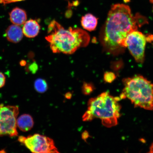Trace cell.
<instances>
[{"mask_svg": "<svg viewBox=\"0 0 153 153\" xmlns=\"http://www.w3.org/2000/svg\"><path fill=\"white\" fill-rule=\"evenodd\" d=\"M40 30V26L37 21L30 19L24 24L22 31L27 37L33 38L37 36Z\"/></svg>", "mask_w": 153, "mask_h": 153, "instance_id": "obj_9", "label": "cell"}, {"mask_svg": "<svg viewBox=\"0 0 153 153\" xmlns=\"http://www.w3.org/2000/svg\"><path fill=\"white\" fill-rule=\"evenodd\" d=\"M89 136V134L88 133L87 131H85V133H83V138L84 139H87L88 137Z\"/></svg>", "mask_w": 153, "mask_h": 153, "instance_id": "obj_19", "label": "cell"}, {"mask_svg": "<svg viewBox=\"0 0 153 153\" xmlns=\"http://www.w3.org/2000/svg\"><path fill=\"white\" fill-rule=\"evenodd\" d=\"M5 34L7 41L11 43H17L22 39L24 33L20 26L13 24L7 28Z\"/></svg>", "mask_w": 153, "mask_h": 153, "instance_id": "obj_8", "label": "cell"}, {"mask_svg": "<svg viewBox=\"0 0 153 153\" xmlns=\"http://www.w3.org/2000/svg\"><path fill=\"white\" fill-rule=\"evenodd\" d=\"M18 140L33 153H59L53 139L39 134L20 136Z\"/></svg>", "mask_w": 153, "mask_h": 153, "instance_id": "obj_6", "label": "cell"}, {"mask_svg": "<svg viewBox=\"0 0 153 153\" xmlns=\"http://www.w3.org/2000/svg\"><path fill=\"white\" fill-rule=\"evenodd\" d=\"M148 22L147 19L139 14L134 16L127 5H112L100 34V41L105 51L114 55L124 52L127 48V36Z\"/></svg>", "mask_w": 153, "mask_h": 153, "instance_id": "obj_1", "label": "cell"}, {"mask_svg": "<svg viewBox=\"0 0 153 153\" xmlns=\"http://www.w3.org/2000/svg\"><path fill=\"white\" fill-rule=\"evenodd\" d=\"M146 36L135 30L127 36L126 40L127 47L137 62L143 63L145 60Z\"/></svg>", "mask_w": 153, "mask_h": 153, "instance_id": "obj_7", "label": "cell"}, {"mask_svg": "<svg viewBox=\"0 0 153 153\" xmlns=\"http://www.w3.org/2000/svg\"><path fill=\"white\" fill-rule=\"evenodd\" d=\"M120 99L114 97L108 91L101 93L97 97L89 99L88 110L82 117L84 121H90L95 118L101 120L103 126L111 128L117 125L121 116V106L118 103Z\"/></svg>", "mask_w": 153, "mask_h": 153, "instance_id": "obj_3", "label": "cell"}, {"mask_svg": "<svg viewBox=\"0 0 153 153\" xmlns=\"http://www.w3.org/2000/svg\"><path fill=\"white\" fill-rule=\"evenodd\" d=\"M150 2L153 4V0H150Z\"/></svg>", "mask_w": 153, "mask_h": 153, "instance_id": "obj_24", "label": "cell"}, {"mask_svg": "<svg viewBox=\"0 0 153 153\" xmlns=\"http://www.w3.org/2000/svg\"><path fill=\"white\" fill-rule=\"evenodd\" d=\"M23 1H24V0H0V3L5 5L7 4L16 2Z\"/></svg>", "mask_w": 153, "mask_h": 153, "instance_id": "obj_18", "label": "cell"}, {"mask_svg": "<svg viewBox=\"0 0 153 153\" xmlns=\"http://www.w3.org/2000/svg\"><path fill=\"white\" fill-rule=\"evenodd\" d=\"M19 114L18 106L0 104V136H17L16 120Z\"/></svg>", "mask_w": 153, "mask_h": 153, "instance_id": "obj_5", "label": "cell"}, {"mask_svg": "<svg viewBox=\"0 0 153 153\" xmlns=\"http://www.w3.org/2000/svg\"><path fill=\"white\" fill-rule=\"evenodd\" d=\"M9 16L11 22L18 26L24 24L27 19L25 11L18 7L12 9L9 13Z\"/></svg>", "mask_w": 153, "mask_h": 153, "instance_id": "obj_10", "label": "cell"}, {"mask_svg": "<svg viewBox=\"0 0 153 153\" xmlns=\"http://www.w3.org/2000/svg\"><path fill=\"white\" fill-rule=\"evenodd\" d=\"M5 83V77L4 74L0 72V88L4 85Z\"/></svg>", "mask_w": 153, "mask_h": 153, "instance_id": "obj_17", "label": "cell"}, {"mask_svg": "<svg viewBox=\"0 0 153 153\" xmlns=\"http://www.w3.org/2000/svg\"><path fill=\"white\" fill-rule=\"evenodd\" d=\"M48 33L45 39L54 53L72 54L80 48L87 46L90 41L85 30L71 27L66 29L55 20L49 25Z\"/></svg>", "mask_w": 153, "mask_h": 153, "instance_id": "obj_2", "label": "cell"}, {"mask_svg": "<svg viewBox=\"0 0 153 153\" xmlns=\"http://www.w3.org/2000/svg\"><path fill=\"white\" fill-rule=\"evenodd\" d=\"M116 76L113 72H106L104 74V78L105 82L108 83H111L116 79Z\"/></svg>", "mask_w": 153, "mask_h": 153, "instance_id": "obj_15", "label": "cell"}, {"mask_svg": "<svg viewBox=\"0 0 153 153\" xmlns=\"http://www.w3.org/2000/svg\"><path fill=\"white\" fill-rule=\"evenodd\" d=\"M16 124L21 131L26 132L29 131L33 128L34 122L29 114H24L17 119Z\"/></svg>", "mask_w": 153, "mask_h": 153, "instance_id": "obj_11", "label": "cell"}, {"mask_svg": "<svg viewBox=\"0 0 153 153\" xmlns=\"http://www.w3.org/2000/svg\"><path fill=\"white\" fill-rule=\"evenodd\" d=\"M141 141H142V142H143V143L145 142V140L144 139H141Z\"/></svg>", "mask_w": 153, "mask_h": 153, "instance_id": "obj_23", "label": "cell"}, {"mask_svg": "<svg viewBox=\"0 0 153 153\" xmlns=\"http://www.w3.org/2000/svg\"><path fill=\"white\" fill-rule=\"evenodd\" d=\"M124 86L120 99L131 100L135 107L153 110V84L142 76L136 75L122 80Z\"/></svg>", "mask_w": 153, "mask_h": 153, "instance_id": "obj_4", "label": "cell"}, {"mask_svg": "<svg viewBox=\"0 0 153 153\" xmlns=\"http://www.w3.org/2000/svg\"><path fill=\"white\" fill-rule=\"evenodd\" d=\"M38 66L36 62H33L30 64L28 67V70L32 73L34 74L37 71Z\"/></svg>", "mask_w": 153, "mask_h": 153, "instance_id": "obj_16", "label": "cell"}, {"mask_svg": "<svg viewBox=\"0 0 153 153\" xmlns=\"http://www.w3.org/2000/svg\"><path fill=\"white\" fill-rule=\"evenodd\" d=\"M65 97L67 99H70L71 97V93H67L66 94Z\"/></svg>", "mask_w": 153, "mask_h": 153, "instance_id": "obj_20", "label": "cell"}, {"mask_svg": "<svg viewBox=\"0 0 153 153\" xmlns=\"http://www.w3.org/2000/svg\"><path fill=\"white\" fill-rule=\"evenodd\" d=\"M149 153H153V143H152L150 148V151Z\"/></svg>", "mask_w": 153, "mask_h": 153, "instance_id": "obj_22", "label": "cell"}, {"mask_svg": "<svg viewBox=\"0 0 153 153\" xmlns=\"http://www.w3.org/2000/svg\"><path fill=\"white\" fill-rule=\"evenodd\" d=\"M98 19L91 14H87L82 17L81 24L85 29L92 31L94 30L97 24Z\"/></svg>", "mask_w": 153, "mask_h": 153, "instance_id": "obj_12", "label": "cell"}, {"mask_svg": "<svg viewBox=\"0 0 153 153\" xmlns=\"http://www.w3.org/2000/svg\"><path fill=\"white\" fill-rule=\"evenodd\" d=\"M34 86L36 91L41 93H45L48 88L47 82L45 79L41 78H39L36 80Z\"/></svg>", "mask_w": 153, "mask_h": 153, "instance_id": "obj_13", "label": "cell"}, {"mask_svg": "<svg viewBox=\"0 0 153 153\" xmlns=\"http://www.w3.org/2000/svg\"><path fill=\"white\" fill-rule=\"evenodd\" d=\"M95 89L94 86L92 83L85 82L82 86V92L84 94L89 95Z\"/></svg>", "mask_w": 153, "mask_h": 153, "instance_id": "obj_14", "label": "cell"}, {"mask_svg": "<svg viewBox=\"0 0 153 153\" xmlns=\"http://www.w3.org/2000/svg\"><path fill=\"white\" fill-rule=\"evenodd\" d=\"M20 64L21 66H25V65L26 64V62L24 60H22L20 62Z\"/></svg>", "mask_w": 153, "mask_h": 153, "instance_id": "obj_21", "label": "cell"}]
</instances>
